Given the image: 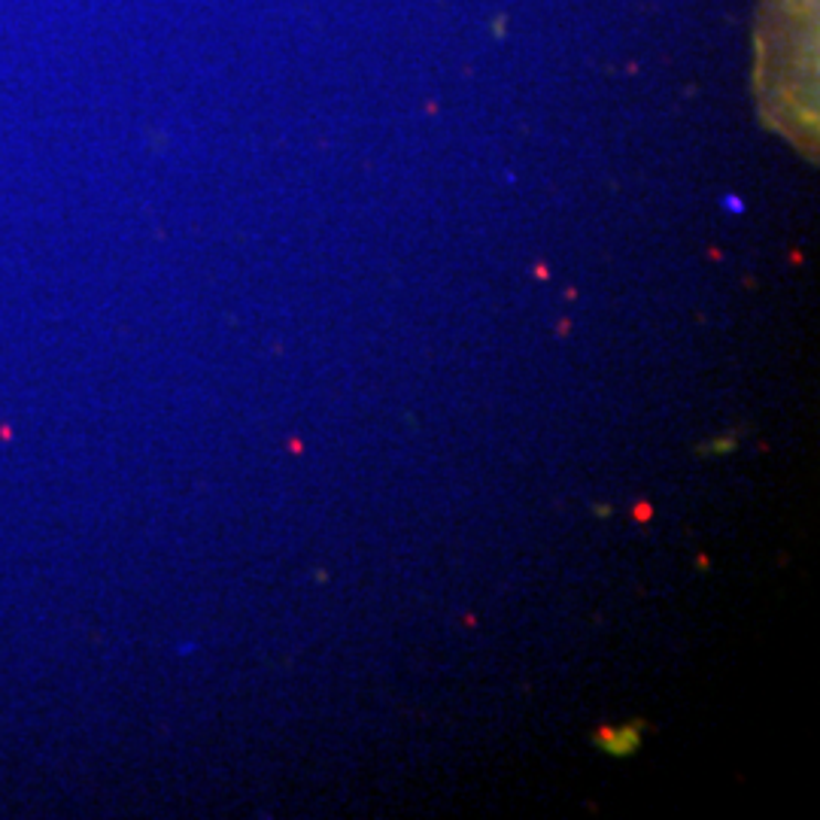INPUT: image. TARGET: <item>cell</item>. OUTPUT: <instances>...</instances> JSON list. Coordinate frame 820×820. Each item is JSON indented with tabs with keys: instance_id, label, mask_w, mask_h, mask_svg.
<instances>
[{
	"instance_id": "cell-2",
	"label": "cell",
	"mask_w": 820,
	"mask_h": 820,
	"mask_svg": "<svg viewBox=\"0 0 820 820\" xmlns=\"http://www.w3.org/2000/svg\"><path fill=\"white\" fill-rule=\"evenodd\" d=\"M736 444V438H724V441H714V446H708L712 453H726V450H733Z\"/></svg>"
},
{
	"instance_id": "cell-1",
	"label": "cell",
	"mask_w": 820,
	"mask_h": 820,
	"mask_svg": "<svg viewBox=\"0 0 820 820\" xmlns=\"http://www.w3.org/2000/svg\"><path fill=\"white\" fill-rule=\"evenodd\" d=\"M596 745L608 750V754H614V757H629L641 745V724H629L623 729H602L596 736Z\"/></svg>"
}]
</instances>
